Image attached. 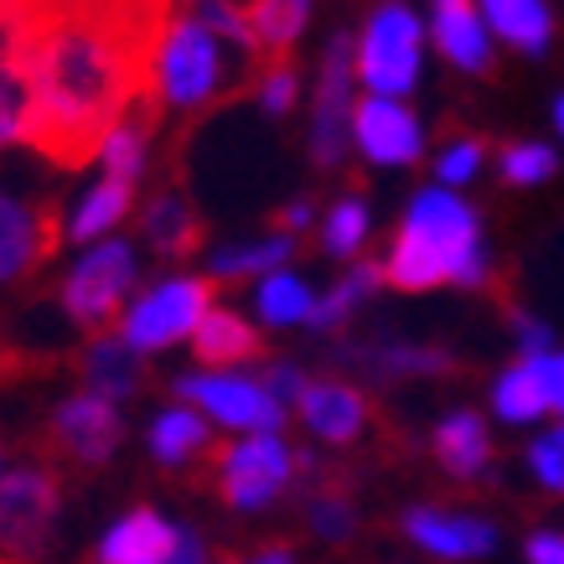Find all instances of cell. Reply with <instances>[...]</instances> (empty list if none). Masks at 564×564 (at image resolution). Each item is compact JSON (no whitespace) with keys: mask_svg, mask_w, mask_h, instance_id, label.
Here are the masks:
<instances>
[{"mask_svg":"<svg viewBox=\"0 0 564 564\" xmlns=\"http://www.w3.org/2000/svg\"><path fill=\"white\" fill-rule=\"evenodd\" d=\"M492 404H497V414H502V420H513V425L539 420V414L549 410V393H544V378H539V362L523 358L518 368H508V373L497 378Z\"/></svg>","mask_w":564,"mask_h":564,"instance_id":"28","label":"cell"},{"mask_svg":"<svg viewBox=\"0 0 564 564\" xmlns=\"http://www.w3.org/2000/svg\"><path fill=\"white\" fill-rule=\"evenodd\" d=\"M130 203H135V182H120V176H104L99 187H94V192L84 197V203L73 207L68 234H73L78 243H84V239H99V234H109L115 223H124Z\"/></svg>","mask_w":564,"mask_h":564,"instance_id":"26","label":"cell"},{"mask_svg":"<svg viewBox=\"0 0 564 564\" xmlns=\"http://www.w3.org/2000/svg\"><path fill=\"white\" fill-rule=\"evenodd\" d=\"M347 362H358L378 378H420V373H456V358L441 347H410V343H373V347H343Z\"/></svg>","mask_w":564,"mask_h":564,"instance_id":"23","label":"cell"},{"mask_svg":"<svg viewBox=\"0 0 564 564\" xmlns=\"http://www.w3.org/2000/svg\"><path fill=\"white\" fill-rule=\"evenodd\" d=\"M322 471V466H316ZM316 481V492H311V533L316 539H326V544H347L352 533H358V513H352V497L343 492V481H332V477H311Z\"/></svg>","mask_w":564,"mask_h":564,"instance_id":"29","label":"cell"},{"mask_svg":"<svg viewBox=\"0 0 564 564\" xmlns=\"http://www.w3.org/2000/svg\"><path fill=\"white\" fill-rule=\"evenodd\" d=\"M311 21V6H301V0H259V6H249V26H254V42L259 52H264V63H285V57H295V42H301V32H306Z\"/></svg>","mask_w":564,"mask_h":564,"instance_id":"25","label":"cell"},{"mask_svg":"<svg viewBox=\"0 0 564 564\" xmlns=\"http://www.w3.org/2000/svg\"><path fill=\"white\" fill-rule=\"evenodd\" d=\"M404 533L414 544L435 554V560H477L492 554L497 529L477 513H451V508H410L404 513Z\"/></svg>","mask_w":564,"mask_h":564,"instance_id":"14","label":"cell"},{"mask_svg":"<svg viewBox=\"0 0 564 564\" xmlns=\"http://www.w3.org/2000/svg\"><path fill=\"white\" fill-rule=\"evenodd\" d=\"M497 166H502V182H513V187H539V182L554 176L560 155L549 151V145H539V140H513V145H502Z\"/></svg>","mask_w":564,"mask_h":564,"instance_id":"33","label":"cell"},{"mask_svg":"<svg viewBox=\"0 0 564 564\" xmlns=\"http://www.w3.org/2000/svg\"><path fill=\"white\" fill-rule=\"evenodd\" d=\"M274 228H280V234H301V228H306V223H311V203H306V197H301V203H285V207H280V213H274Z\"/></svg>","mask_w":564,"mask_h":564,"instance_id":"39","label":"cell"},{"mask_svg":"<svg viewBox=\"0 0 564 564\" xmlns=\"http://www.w3.org/2000/svg\"><path fill=\"white\" fill-rule=\"evenodd\" d=\"M239 564H295V549L291 544H264L259 554H249V560Z\"/></svg>","mask_w":564,"mask_h":564,"instance_id":"40","label":"cell"},{"mask_svg":"<svg viewBox=\"0 0 564 564\" xmlns=\"http://www.w3.org/2000/svg\"><path fill=\"white\" fill-rule=\"evenodd\" d=\"M295 254V243L285 234H274V239H254V243H228L218 254L207 259L213 264V280H249L259 270H274V264H285Z\"/></svg>","mask_w":564,"mask_h":564,"instance_id":"30","label":"cell"},{"mask_svg":"<svg viewBox=\"0 0 564 564\" xmlns=\"http://www.w3.org/2000/svg\"><path fill=\"white\" fill-rule=\"evenodd\" d=\"M311 311H316V301H311L306 280L291 270L270 274L264 285H259V316L270 326H295V322H311Z\"/></svg>","mask_w":564,"mask_h":564,"instance_id":"31","label":"cell"},{"mask_svg":"<svg viewBox=\"0 0 564 564\" xmlns=\"http://www.w3.org/2000/svg\"><path fill=\"white\" fill-rule=\"evenodd\" d=\"M435 462L462 481H471V477L487 471V462H492V441H487L481 414L456 410L451 420H441V430H435Z\"/></svg>","mask_w":564,"mask_h":564,"instance_id":"21","label":"cell"},{"mask_svg":"<svg viewBox=\"0 0 564 564\" xmlns=\"http://www.w3.org/2000/svg\"><path fill=\"white\" fill-rule=\"evenodd\" d=\"M481 285V223L477 213L451 187L420 192L404 213V228L393 234L389 259H383V285L404 295L435 291V285Z\"/></svg>","mask_w":564,"mask_h":564,"instance_id":"2","label":"cell"},{"mask_svg":"<svg viewBox=\"0 0 564 564\" xmlns=\"http://www.w3.org/2000/svg\"><path fill=\"white\" fill-rule=\"evenodd\" d=\"M145 239H151V249L166 264L203 254V218H197V207L187 203L182 187H166L151 197V207H145Z\"/></svg>","mask_w":564,"mask_h":564,"instance_id":"17","label":"cell"},{"mask_svg":"<svg viewBox=\"0 0 564 564\" xmlns=\"http://www.w3.org/2000/svg\"><path fill=\"white\" fill-rule=\"evenodd\" d=\"M135 249H130V239H109L99 243V249H88L78 264L68 270V280H63V311H68L73 326H104L115 311H120V301L130 295V285H135Z\"/></svg>","mask_w":564,"mask_h":564,"instance_id":"9","label":"cell"},{"mask_svg":"<svg viewBox=\"0 0 564 564\" xmlns=\"http://www.w3.org/2000/svg\"><path fill=\"white\" fill-rule=\"evenodd\" d=\"M529 466L539 471V481H544V487L564 492V425L549 430V435H539V441L529 445Z\"/></svg>","mask_w":564,"mask_h":564,"instance_id":"35","label":"cell"},{"mask_svg":"<svg viewBox=\"0 0 564 564\" xmlns=\"http://www.w3.org/2000/svg\"><path fill=\"white\" fill-rule=\"evenodd\" d=\"M207 311H213V280H197V274H187V280H166V285L145 291L135 306L124 311L120 343L130 347L135 358L140 352H161V347L192 337V332L203 326Z\"/></svg>","mask_w":564,"mask_h":564,"instance_id":"7","label":"cell"},{"mask_svg":"<svg viewBox=\"0 0 564 564\" xmlns=\"http://www.w3.org/2000/svg\"><path fill=\"white\" fill-rule=\"evenodd\" d=\"M172 554H176V523H166L155 508L124 513L120 523L99 539V549H94L99 564H166Z\"/></svg>","mask_w":564,"mask_h":564,"instance_id":"15","label":"cell"},{"mask_svg":"<svg viewBox=\"0 0 564 564\" xmlns=\"http://www.w3.org/2000/svg\"><path fill=\"white\" fill-rule=\"evenodd\" d=\"M259 383H264V393H270V399H274V404H280V410H285L291 399H295V404H301V393H306V373H301L295 362H270Z\"/></svg>","mask_w":564,"mask_h":564,"instance_id":"37","label":"cell"},{"mask_svg":"<svg viewBox=\"0 0 564 564\" xmlns=\"http://www.w3.org/2000/svg\"><path fill=\"white\" fill-rule=\"evenodd\" d=\"M192 343H197V358L207 362V368H228V362H249L264 352V343H259V332L249 322H243L239 311H223L213 306L203 316V326L192 332Z\"/></svg>","mask_w":564,"mask_h":564,"instance_id":"22","label":"cell"},{"mask_svg":"<svg viewBox=\"0 0 564 564\" xmlns=\"http://www.w3.org/2000/svg\"><path fill=\"white\" fill-rule=\"evenodd\" d=\"M435 47L441 57H451L462 73H492V42H487V21H481L477 6H462V0H441L435 6Z\"/></svg>","mask_w":564,"mask_h":564,"instance_id":"18","label":"cell"},{"mask_svg":"<svg viewBox=\"0 0 564 564\" xmlns=\"http://www.w3.org/2000/svg\"><path fill=\"white\" fill-rule=\"evenodd\" d=\"M63 529L57 466H17L0 477V549L17 560H47Z\"/></svg>","mask_w":564,"mask_h":564,"instance_id":"4","label":"cell"},{"mask_svg":"<svg viewBox=\"0 0 564 564\" xmlns=\"http://www.w3.org/2000/svg\"><path fill=\"white\" fill-rule=\"evenodd\" d=\"M57 207H26L0 192V285L32 280L52 254H57Z\"/></svg>","mask_w":564,"mask_h":564,"instance_id":"12","label":"cell"},{"mask_svg":"<svg viewBox=\"0 0 564 564\" xmlns=\"http://www.w3.org/2000/svg\"><path fill=\"white\" fill-rule=\"evenodd\" d=\"M383 285V264H373V259H362V264H352V270L332 285V291L316 301V311H311V322L306 326H316V332H337V326L352 316V311L368 301V295Z\"/></svg>","mask_w":564,"mask_h":564,"instance_id":"27","label":"cell"},{"mask_svg":"<svg viewBox=\"0 0 564 564\" xmlns=\"http://www.w3.org/2000/svg\"><path fill=\"white\" fill-rule=\"evenodd\" d=\"M254 94H259V109H264V115H274V120H280V115H291L295 99H301V73H295V57H285V63H264Z\"/></svg>","mask_w":564,"mask_h":564,"instance_id":"34","label":"cell"},{"mask_svg":"<svg viewBox=\"0 0 564 564\" xmlns=\"http://www.w3.org/2000/svg\"><path fill=\"white\" fill-rule=\"evenodd\" d=\"M213 487L228 508H239V513H259V508H270L274 497L291 487V466H295V451H285L280 435H249L239 445H213Z\"/></svg>","mask_w":564,"mask_h":564,"instance_id":"5","label":"cell"},{"mask_svg":"<svg viewBox=\"0 0 564 564\" xmlns=\"http://www.w3.org/2000/svg\"><path fill=\"white\" fill-rule=\"evenodd\" d=\"M477 166H481V140L466 135V140H456V145H445V155L435 161V176L456 187V182H471V176H477Z\"/></svg>","mask_w":564,"mask_h":564,"instance_id":"36","label":"cell"},{"mask_svg":"<svg viewBox=\"0 0 564 564\" xmlns=\"http://www.w3.org/2000/svg\"><path fill=\"white\" fill-rule=\"evenodd\" d=\"M84 383L99 393V399L115 404V399H130V393L145 389L151 373L140 368V358L120 343V337H94V343L84 347Z\"/></svg>","mask_w":564,"mask_h":564,"instance_id":"19","label":"cell"},{"mask_svg":"<svg viewBox=\"0 0 564 564\" xmlns=\"http://www.w3.org/2000/svg\"><path fill=\"white\" fill-rule=\"evenodd\" d=\"M26 84L21 145L57 172H84L115 124L155 94L166 6H6Z\"/></svg>","mask_w":564,"mask_h":564,"instance_id":"1","label":"cell"},{"mask_svg":"<svg viewBox=\"0 0 564 564\" xmlns=\"http://www.w3.org/2000/svg\"><path fill=\"white\" fill-rule=\"evenodd\" d=\"M362 239H368V203H362L358 192H352V197H343V203L326 213L322 249L332 259H352L362 249Z\"/></svg>","mask_w":564,"mask_h":564,"instance_id":"32","label":"cell"},{"mask_svg":"<svg viewBox=\"0 0 564 564\" xmlns=\"http://www.w3.org/2000/svg\"><path fill=\"white\" fill-rule=\"evenodd\" d=\"M352 135H358L362 155L378 161V166H414L420 151H425L420 120L393 99H362L352 109Z\"/></svg>","mask_w":564,"mask_h":564,"instance_id":"13","label":"cell"},{"mask_svg":"<svg viewBox=\"0 0 564 564\" xmlns=\"http://www.w3.org/2000/svg\"><path fill=\"white\" fill-rule=\"evenodd\" d=\"M529 564H564V533H533Z\"/></svg>","mask_w":564,"mask_h":564,"instance_id":"38","label":"cell"},{"mask_svg":"<svg viewBox=\"0 0 564 564\" xmlns=\"http://www.w3.org/2000/svg\"><path fill=\"white\" fill-rule=\"evenodd\" d=\"M352 68H358V42L352 32H337L322 52V78L311 104V161L322 172H337L352 145Z\"/></svg>","mask_w":564,"mask_h":564,"instance_id":"8","label":"cell"},{"mask_svg":"<svg viewBox=\"0 0 564 564\" xmlns=\"http://www.w3.org/2000/svg\"><path fill=\"white\" fill-rule=\"evenodd\" d=\"M481 21L497 36H508L518 52H529V57H539L549 47V36H554V17H549L539 0H487Z\"/></svg>","mask_w":564,"mask_h":564,"instance_id":"24","label":"cell"},{"mask_svg":"<svg viewBox=\"0 0 564 564\" xmlns=\"http://www.w3.org/2000/svg\"><path fill=\"white\" fill-rule=\"evenodd\" d=\"M554 120H560V130H564V94H560V104H554Z\"/></svg>","mask_w":564,"mask_h":564,"instance_id":"41","label":"cell"},{"mask_svg":"<svg viewBox=\"0 0 564 564\" xmlns=\"http://www.w3.org/2000/svg\"><path fill=\"white\" fill-rule=\"evenodd\" d=\"M151 456L166 471H192L197 462H207L213 456V435H207V420L203 414H192V410H166V414H155V425H151Z\"/></svg>","mask_w":564,"mask_h":564,"instance_id":"20","label":"cell"},{"mask_svg":"<svg viewBox=\"0 0 564 564\" xmlns=\"http://www.w3.org/2000/svg\"><path fill=\"white\" fill-rule=\"evenodd\" d=\"M259 73H264V63L234 52L197 11H172L161 52H155V94H161V104L203 109V104L223 99L228 88L249 84V78L259 84Z\"/></svg>","mask_w":564,"mask_h":564,"instance_id":"3","label":"cell"},{"mask_svg":"<svg viewBox=\"0 0 564 564\" xmlns=\"http://www.w3.org/2000/svg\"><path fill=\"white\" fill-rule=\"evenodd\" d=\"M358 73L373 88V99H404L420 84V17L410 6H378L362 26Z\"/></svg>","mask_w":564,"mask_h":564,"instance_id":"6","label":"cell"},{"mask_svg":"<svg viewBox=\"0 0 564 564\" xmlns=\"http://www.w3.org/2000/svg\"><path fill=\"white\" fill-rule=\"evenodd\" d=\"M301 420H306L322 441H358L362 425H368V399H362V389H352V383H343V378H316V383H306V393H301Z\"/></svg>","mask_w":564,"mask_h":564,"instance_id":"16","label":"cell"},{"mask_svg":"<svg viewBox=\"0 0 564 564\" xmlns=\"http://www.w3.org/2000/svg\"><path fill=\"white\" fill-rule=\"evenodd\" d=\"M172 393L192 410H203L207 420H218L228 430H254V435H274L285 425V410L274 404L259 378L239 373H182Z\"/></svg>","mask_w":564,"mask_h":564,"instance_id":"10","label":"cell"},{"mask_svg":"<svg viewBox=\"0 0 564 564\" xmlns=\"http://www.w3.org/2000/svg\"><path fill=\"white\" fill-rule=\"evenodd\" d=\"M47 435L73 466H109L124 441V420L99 393H73V399H63L52 410Z\"/></svg>","mask_w":564,"mask_h":564,"instance_id":"11","label":"cell"}]
</instances>
